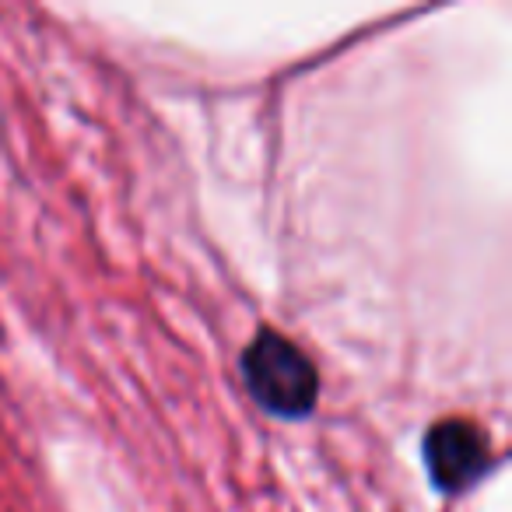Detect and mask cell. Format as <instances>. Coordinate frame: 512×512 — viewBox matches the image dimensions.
<instances>
[{"label":"cell","mask_w":512,"mask_h":512,"mask_svg":"<svg viewBox=\"0 0 512 512\" xmlns=\"http://www.w3.org/2000/svg\"><path fill=\"white\" fill-rule=\"evenodd\" d=\"M242 379L256 404L274 418H306L316 407L320 376L299 344L264 327L242 351Z\"/></svg>","instance_id":"6da1fadb"},{"label":"cell","mask_w":512,"mask_h":512,"mask_svg":"<svg viewBox=\"0 0 512 512\" xmlns=\"http://www.w3.org/2000/svg\"><path fill=\"white\" fill-rule=\"evenodd\" d=\"M425 463L439 491L470 488L491 463L488 435L467 418L439 421L425 435Z\"/></svg>","instance_id":"7a4b0ae2"}]
</instances>
